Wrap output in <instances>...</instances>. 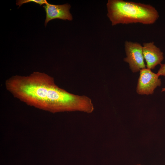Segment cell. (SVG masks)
Listing matches in <instances>:
<instances>
[{"instance_id": "obj_10", "label": "cell", "mask_w": 165, "mask_h": 165, "mask_svg": "<svg viewBox=\"0 0 165 165\" xmlns=\"http://www.w3.org/2000/svg\"><path fill=\"white\" fill-rule=\"evenodd\" d=\"M142 165L141 164H136V165Z\"/></svg>"}, {"instance_id": "obj_9", "label": "cell", "mask_w": 165, "mask_h": 165, "mask_svg": "<svg viewBox=\"0 0 165 165\" xmlns=\"http://www.w3.org/2000/svg\"><path fill=\"white\" fill-rule=\"evenodd\" d=\"M165 91V88H163L161 91V92H163Z\"/></svg>"}, {"instance_id": "obj_4", "label": "cell", "mask_w": 165, "mask_h": 165, "mask_svg": "<svg viewBox=\"0 0 165 165\" xmlns=\"http://www.w3.org/2000/svg\"><path fill=\"white\" fill-rule=\"evenodd\" d=\"M136 91L141 95L152 94L155 89L161 84V80L157 74L151 70L144 68L140 70Z\"/></svg>"}, {"instance_id": "obj_5", "label": "cell", "mask_w": 165, "mask_h": 165, "mask_svg": "<svg viewBox=\"0 0 165 165\" xmlns=\"http://www.w3.org/2000/svg\"><path fill=\"white\" fill-rule=\"evenodd\" d=\"M142 50L147 68L153 69L158 64H161L164 59L163 53L154 42L143 43Z\"/></svg>"}, {"instance_id": "obj_6", "label": "cell", "mask_w": 165, "mask_h": 165, "mask_svg": "<svg viewBox=\"0 0 165 165\" xmlns=\"http://www.w3.org/2000/svg\"><path fill=\"white\" fill-rule=\"evenodd\" d=\"M46 13V18L45 25L46 26L48 22L52 20L59 19L63 20H72L73 17L70 12V5L65 4L56 5L48 2L43 6Z\"/></svg>"}, {"instance_id": "obj_2", "label": "cell", "mask_w": 165, "mask_h": 165, "mask_svg": "<svg viewBox=\"0 0 165 165\" xmlns=\"http://www.w3.org/2000/svg\"><path fill=\"white\" fill-rule=\"evenodd\" d=\"M107 16L112 26L118 24H154L159 15L156 9L149 4L123 0H109Z\"/></svg>"}, {"instance_id": "obj_3", "label": "cell", "mask_w": 165, "mask_h": 165, "mask_svg": "<svg viewBox=\"0 0 165 165\" xmlns=\"http://www.w3.org/2000/svg\"><path fill=\"white\" fill-rule=\"evenodd\" d=\"M124 48L126 57L124 61L129 64L130 68L134 73L145 68L142 46L138 42L126 41Z\"/></svg>"}, {"instance_id": "obj_1", "label": "cell", "mask_w": 165, "mask_h": 165, "mask_svg": "<svg viewBox=\"0 0 165 165\" xmlns=\"http://www.w3.org/2000/svg\"><path fill=\"white\" fill-rule=\"evenodd\" d=\"M5 86L20 101L53 113L80 111L90 113L94 108L89 97L72 94L60 88L53 78L45 73L36 72L28 76L13 75L6 80Z\"/></svg>"}, {"instance_id": "obj_8", "label": "cell", "mask_w": 165, "mask_h": 165, "mask_svg": "<svg viewBox=\"0 0 165 165\" xmlns=\"http://www.w3.org/2000/svg\"><path fill=\"white\" fill-rule=\"evenodd\" d=\"M157 74L159 76H165V63L160 64V68Z\"/></svg>"}, {"instance_id": "obj_7", "label": "cell", "mask_w": 165, "mask_h": 165, "mask_svg": "<svg viewBox=\"0 0 165 165\" xmlns=\"http://www.w3.org/2000/svg\"><path fill=\"white\" fill-rule=\"evenodd\" d=\"M31 2H35L40 6L48 3L46 0H19L16 1V5L19 6V7L24 4Z\"/></svg>"}]
</instances>
